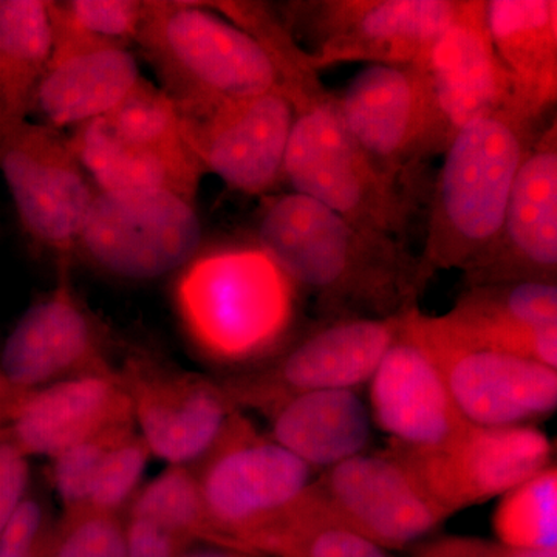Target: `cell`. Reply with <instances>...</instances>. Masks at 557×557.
<instances>
[{"instance_id":"ab89813d","label":"cell","mask_w":557,"mask_h":557,"mask_svg":"<svg viewBox=\"0 0 557 557\" xmlns=\"http://www.w3.org/2000/svg\"><path fill=\"white\" fill-rule=\"evenodd\" d=\"M180 557H255L249 555H242V553L230 552V549H225V552H188L185 555Z\"/></svg>"},{"instance_id":"8d00e7d4","label":"cell","mask_w":557,"mask_h":557,"mask_svg":"<svg viewBox=\"0 0 557 557\" xmlns=\"http://www.w3.org/2000/svg\"><path fill=\"white\" fill-rule=\"evenodd\" d=\"M193 545L152 520L124 516L126 557H180L190 552Z\"/></svg>"},{"instance_id":"9c48e42d","label":"cell","mask_w":557,"mask_h":557,"mask_svg":"<svg viewBox=\"0 0 557 557\" xmlns=\"http://www.w3.org/2000/svg\"><path fill=\"white\" fill-rule=\"evenodd\" d=\"M460 0H322L292 3L282 20L304 32L321 72L346 62L416 65L456 16Z\"/></svg>"},{"instance_id":"d6a6232c","label":"cell","mask_w":557,"mask_h":557,"mask_svg":"<svg viewBox=\"0 0 557 557\" xmlns=\"http://www.w3.org/2000/svg\"><path fill=\"white\" fill-rule=\"evenodd\" d=\"M50 557H126L124 516L89 509L62 515Z\"/></svg>"},{"instance_id":"f35d334b","label":"cell","mask_w":557,"mask_h":557,"mask_svg":"<svg viewBox=\"0 0 557 557\" xmlns=\"http://www.w3.org/2000/svg\"><path fill=\"white\" fill-rule=\"evenodd\" d=\"M22 394L24 392L11 386L9 380L0 372V429L9 424L11 412H13L14 406H16Z\"/></svg>"},{"instance_id":"83f0119b","label":"cell","mask_w":557,"mask_h":557,"mask_svg":"<svg viewBox=\"0 0 557 557\" xmlns=\"http://www.w3.org/2000/svg\"><path fill=\"white\" fill-rule=\"evenodd\" d=\"M124 516L152 520L193 544L208 542L233 552L209 516L194 468L186 465H168L139 487Z\"/></svg>"},{"instance_id":"52a82bcc","label":"cell","mask_w":557,"mask_h":557,"mask_svg":"<svg viewBox=\"0 0 557 557\" xmlns=\"http://www.w3.org/2000/svg\"><path fill=\"white\" fill-rule=\"evenodd\" d=\"M203 249L196 201L166 190H98L73 258L123 281L172 276Z\"/></svg>"},{"instance_id":"74e56055","label":"cell","mask_w":557,"mask_h":557,"mask_svg":"<svg viewBox=\"0 0 557 557\" xmlns=\"http://www.w3.org/2000/svg\"><path fill=\"white\" fill-rule=\"evenodd\" d=\"M417 557H557V552H527L483 539L445 537L426 545Z\"/></svg>"},{"instance_id":"7402d4cb","label":"cell","mask_w":557,"mask_h":557,"mask_svg":"<svg viewBox=\"0 0 557 557\" xmlns=\"http://www.w3.org/2000/svg\"><path fill=\"white\" fill-rule=\"evenodd\" d=\"M135 424L119 368L87 373L24 392L5 429L28 458L57 456L76 445Z\"/></svg>"},{"instance_id":"5b68a950","label":"cell","mask_w":557,"mask_h":557,"mask_svg":"<svg viewBox=\"0 0 557 557\" xmlns=\"http://www.w3.org/2000/svg\"><path fill=\"white\" fill-rule=\"evenodd\" d=\"M212 522L242 555L274 556L309 493V465L260 432L239 410L190 465Z\"/></svg>"},{"instance_id":"f546056e","label":"cell","mask_w":557,"mask_h":557,"mask_svg":"<svg viewBox=\"0 0 557 557\" xmlns=\"http://www.w3.org/2000/svg\"><path fill=\"white\" fill-rule=\"evenodd\" d=\"M276 557H391L375 542L333 522L319 507L311 486L298 522L278 547Z\"/></svg>"},{"instance_id":"9a60e30c","label":"cell","mask_w":557,"mask_h":557,"mask_svg":"<svg viewBox=\"0 0 557 557\" xmlns=\"http://www.w3.org/2000/svg\"><path fill=\"white\" fill-rule=\"evenodd\" d=\"M311 494L333 522L380 547H405L449 518L392 450L359 454L325 469Z\"/></svg>"},{"instance_id":"e575fe53","label":"cell","mask_w":557,"mask_h":557,"mask_svg":"<svg viewBox=\"0 0 557 557\" xmlns=\"http://www.w3.org/2000/svg\"><path fill=\"white\" fill-rule=\"evenodd\" d=\"M54 533L42 502L27 496L0 536V557H50Z\"/></svg>"},{"instance_id":"4dcf8cb0","label":"cell","mask_w":557,"mask_h":557,"mask_svg":"<svg viewBox=\"0 0 557 557\" xmlns=\"http://www.w3.org/2000/svg\"><path fill=\"white\" fill-rule=\"evenodd\" d=\"M150 458L152 454L139 437L137 429L124 435L102 461L84 509L101 515L124 516L141 487V479Z\"/></svg>"},{"instance_id":"d6986e66","label":"cell","mask_w":557,"mask_h":557,"mask_svg":"<svg viewBox=\"0 0 557 557\" xmlns=\"http://www.w3.org/2000/svg\"><path fill=\"white\" fill-rule=\"evenodd\" d=\"M336 97L351 137L388 177L401 182L412 161L434 156L431 100L416 65H366Z\"/></svg>"},{"instance_id":"e0dca14e","label":"cell","mask_w":557,"mask_h":557,"mask_svg":"<svg viewBox=\"0 0 557 557\" xmlns=\"http://www.w3.org/2000/svg\"><path fill=\"white\" fill-rule=\"evenodd\" d=\"M409 322L435 359L460 416L478 426H520L553 412L557 369L504 351L458 346L432 335L416 309Z\"/></svg>"},{"instance_id":"484cf974","label":"cell","mask_w":557,"mask_h":557,"mask_svg":"<svg viewBox=\"0 0 557 557\" xmlns=\"http://www.w3.org/2000/svg\"><path fill=\"white\" fill-rule=\"evenodd\" d=\"M69 138L98 190H166L196 201L205 172L188 148L153 149L124 141L101 119L81 124Z\"/></svg>"},{"instance_id":"d4e9b609","label":"cell","mask_w":557,"mask_h":557,"mask_svg":"<svg viewBox=\"0 0 557 557\" xmlns=\"http://www.w3.org/2000/svg\"><path fill=\"white\" fill-rule=\"evenodd\" d=\"M139 79L137 58L131 49L121 47L50 61L36 90L30 116L51 129H75L112 112Z\"/></svg>"},{"instance_id":"4316f807","label":"cell","mask_w":557,"mask_h":557,"mask_svg":"<svg viewBox=\"0 0 557 557\" xmlns=\"http://www.w3.org/2000/svg\"><path fill=\"white\" fill-rule=\"evenodd\" d=\"M51 47L49 0H0V108L7 119H30Z\"/></svg>"},{"instance_id":"cb8c5ba5","label":"cell","mask_w":557,"mask_h":557,"mask_svg":"<svg viewBox=\"0 0 557 557\" xmlns=\"http://www.w3.org/2000/svg\"><path fill=\"white\" fill-rule=\"evenodd\" d=\"M269 435L313 468L329 469L364 454L372 435L368 405L355 391H311L263 410Z\"/></svg>"},{"instance_id":"44dd1931","label":"cell","mask_w":557,"mask_h":557,"mask_svg":"<svg viewBox=\"0 0 557 557\" xmlns=\"http://www.w3.org/2000/svg\"><path fill=\"white\" fill-rule=\"evenodd\" d=\"M409 311L369 381V412L392 446L428 449L445 443L468 421L454 405L437 362L413 332Z\"/></svg>"},{"instance_id":"603a6c76","label":"cell","mask_w":557,"mask_h":557,"mask_svg":"<svg viewBox=\"0 0 557 557\" xmlns=\"http://www.w3.org/2000/svg\"><path fill=\"white\" fill-rule=\"evenodd\" d=\"M491 42L512 89V108L539 123L557 98L556 0H490Z\"/></svg>"},{"instance_id":"277c9868","label":"cell","mask_w":557,"mask_h":557,"mask_svg":"<svg viewBox=\"0 0 557 557\" xmlns=\"http://www.w3.org/2000/svg\"><path fill=\"white\" fill-rule=\"evenodd\" d=\"M536 124L515 108L472 121L449 143L435 185L418 277L468 271L493 247Z\"/></svg>"},{"instance_id":"d590c367","label":"cell","mask_w":557,"mask_h":557,"mask_svg":"<svg viewBox=\"0 0 557 557\" xmlns=\"http://www.w3.org/2000/svg\"><path fill=\"white\" fill-rule=\"evenodd\" d=\"M28 483V457L17 448L9 431L0 429V536L27 497Z\"/></svg>"},{"instance_id":"f1b7e54d","label":"cell","mask_w":557,"mask_h":557,"mask_svg":"<svg viewBox=\"0 0 557 557\" xmlns=\"http://www.w3.org/2000/svg\"><path fill=\"white\" fill-rule=\"evenodd\" d=\"M505 547L547 552L557 547V469L555 465L502 496L493 518Z\"/></svg>"},{"instance_id":"60d3db41","label":"cell","mask_w":557,"mask_h":557,"mask_svg":"<svg viewBox=\"0 0 557 557\" xmlns=\"http://www.w3.org/2000/svg\"><path fill=\"white\" fill-rule=\"evenodd\" d=\"M5 120H7L5 113H3L2 108H0V123H2V121H5Z\"/></svg>"},{"instance_id":"5bb4252c","label":"cell","mask_w":557,"mask_h":557,"mask_svg":"<svg viewBox=\"0 0 557 557\" xmlns=\"http://www.w3.org/2000/svg\"><path fill=\"white\" fill-rule=\"evenodd\" d=\"M135 428L152 457L168 465L197 463L237 412L220 381L132 351L119 366Z\"/></svg>"},{"instance_id":"1f68e13d","label":"cell","mask_w":557,"mask_h":557,"mask_svg":"<svg viewBox=\"0 0 557 557\" xmlns=\"http://www.w3.org/2000/svg\"><path fill=\"white\" fill-rule=\"evenodd\" d=\"M134 429H137L135 424L112 429L50 458L51 486L60 498L64 515L86 508L91 485L109 450Z\"/></svg>"},{"instance_id":"6da1fadb","label":"cell","mask_w":557,"mask_h":557,"mask_svg":"<svg viewBox=\"0 0 557 557\" xmlns=\"http://www.w3.org/2000/svg\"><path fill=\"white\" fill-rule=\"evenodd\" d=\"M226 16L249 33L273 61L278 86L293 109L282 180L359 228L398 240L409 209L397 180L388 177L351 137L338 97L273 7L233 0Z\"/></svg>"},{"instance_id":"ffe728a7","label":"cell","mask_w":557,"mask_h":557,"mask_svg":"<svg viewBox=\"0 0 557 557\" xmlns=\"http://www.w3.org/2000/svg\"><path fill=\"white\" fill-rule=\"evenodd\" d=\"M440 339L504 351L557 369L556 282L472 285L442 317H424Z\"/></svg>"},{"instance_id":"2e32d148","label":"cell","mask_w":557,"mask_h":557,"mask_svg":"<svg viewBox=\"0 0 557 557\" xmlns=\"http://www.w3.org/2000/svg\"><path fill=\"white\" fill-rule=\"evenodd\" d=\"M426 83L434 153H443L472 121L512 108L508 73L486 24L485 0H460L454 20L416 64Z\"/></svg>"},{"instance_id":"3957f363","label":"cell","mask_w":557,"mask_h":557,"mask_svg":"<svg viewBox=\"0 0 557 557\" xmlns=\"http://www.w3.org/2000/svg\"><path fill=\"white\" fill-rule=\"evenodd\" d=\"M175 276L180 325L207 361L260 366L292 343L299 288L256 242L201 249Z\"/></svg>"},{"instance_id":"ac0fdd59","label":"cell","mask_w":557,"mask_h":557,"mask_svg":"<svg viewBox=\"0 0 557 557\" xmlns=\"http://www.w3.org/2000/svg\"><path fill=\"white\" fill-rule=\"evenodd\" d=\"M557 124L536 135L528 148L493 247L468 271L469 285L556 282Z\"/></svg>"},{"instance_id":"836d02e7","label":"cell","mask_w":557,"mask_h":557,"mask_svg":"<svg viewBox=\"0 0 557 557\" xmlns=\"http://www.w3.org/2000/svg\"><path fill=\"white\" fill-rule=\"evenodd\" d=\"M57 5L91 38L129 49L141 25L145 0H61Z\"/></svg>"},{"instance_id":"4fadbf2b","label":"cell","mask_w":557,"mask_h":557,"mask_svg":"<svg viewBox=\"0 0 557 557\" xmlns=\"http://www.w3.org/2000/svg\"><path fill=\"white\" fill-rule=\"evenodd\" d=\"M177 113L183 139L203 172L247 196L276 188L293 124L292 104L281 86Z\"/></svg>"},{"instance_id":"7a4b0ae2","label":"cell","mask_w":557,"mask_h":557,"mask_svg":"<svg viewBox=\"0 0 557 557\" xmlns=\"http://www.w3.org/2000/svg\"><path fill=\"white\" fill-rule=\"evenodd\" d=\"M256 244L299 292L339 318L397 317L416 309L418 262L398 240L370 233L317 200L271 197Z\"/></svg>"},{"instance_id":"7c38bea8","label":"cell","mask_w":557,"mask_h":557,"mask_svg":"<svg viewBox=\"0 0 557 557\" xmlns=\"http://www.w3.org/2000/svg\"><path fill=\"white\" fill-rule=\"evenodd\" d=\"M429 497L448 515L502 497L552 465L544 432L520 426L467 423L442 445L428 449L392 446Z\"/></svg>"},{"instance_id":"8992f818","label":"cell","mask_w":557,"mask_h":557,"mask_svg":"<svg viewBox=\"0 0 557 557\" xmlns=\"http://www.w3.org/2000/svg\"><path fill=\"white\" fill-rule=\"evenodd\" d=\"M135 44L177 112L278 86L265 49L208 2L145 0Z\"/></svg>"},{"instance_id":"8fae6325","label":"cell","mask_w":557,"mask_h":557,"mask_svg":"<svg viewBox=\"0 0 557 557\" xmlns=\"http://www.w3.org/2000/svg\"><path fill=\"white\" fill-rule=\"evenodd\" d=\"M57 262V284L24 311L0 354V372L22 392L119 368L112 330L73 285L75 259Z\"/></svg>"},{"instance_id":"30bf717a","label":"cell","mask_w":557,"mask_h":557,"mask_svg":"<svg viewBox=\"0 0 557 557\" xmlns=\"http://www.w3.org/2000/svg\"><path fill=\"white\" fill-rule=\"evenodd\" d=\"M403 317L336 318L239 376L220 381L237 409L263 412L281 399L311 391H355L369 383Z\"/></svg>"},{"instance_id":"ba28073f","label":"cell","mask_w":557,"mask_h":557,"mask_svg":"<svg viewBox=\"0 0 557 557\" xmlns=\"http://www.w3.org/2000/svg\"><path fill=\"white\" fill-rule=\"evenodd\" d=\"M0 174L27 239L57 259L73 258L98 189L69 135L32 120L2 121Z\"/></svg>"}]
</instances>
